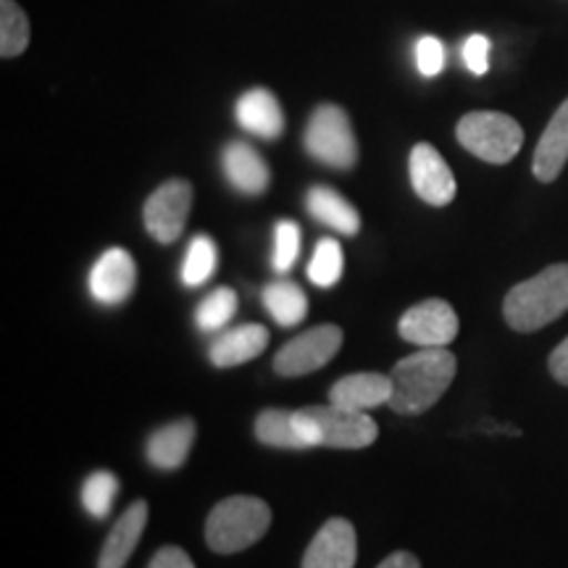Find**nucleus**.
Wrapping results in <instances>:
<instances>
[{
	"mask_svg": "<svg viewBox=\"0 0 568 568\" xmlns=\"http://www.w3.org/2000/svg\"><path fill=\"white\" fill-rule=\"evenodd\" d=\"M458 372V361L447 347H422L400 358L389 372L393 397L387 406L400 416L426 414L447 393Z\"/></svg>",
	"mask_w": 568,
	"mask_h": 568,
	"instance_id": "f257e3e1",
	"label": "nucleus"
},
{
	"mask_svg": "<svg viewBox=\"0 0 568 568\" xmlns=\"http://www.w3.org/2000/svg\"><path fill=\"white\" fill-rule=\"evenodd\" d=\"M568 311V264H552L531 280H524L503 301V316L510 329H542Z\"/></svg>",
	"mask_w": 568,
	"mask_h": 568,
	"instance_id": "f03ea898",
	"label": "nucleus"
},
{
	"mask_svg": "<svg viewBox=\"0 0 568 568\" xmlns=\"http://www.w3.org/2000/svg\"><path fill=\"white\" fill-rule=\"evenodd\" d=\"M272 527V508L261 497L234 495L213 506L205 521V542L219 556H234L258 542Z\"/></svg>",
	"mask_w": 568,
	"mask_h": 568,
	"instance_id": "7ed1b4c3",
	"label": "nucleus"
},
{
	"mask_svg": "<svg viewBox=\"0 0 568 568\" xmlns=\"http://www.w3.org/2000/svg\"><path fill=\"white\" fill-rule=\"evenodd\" d=\"M295 424L305 447L361 450L379 437V426L366 410L329 406H305L295 410Z\"/></svg>",
	"mask_w": 568,
	"mask_h": 568,
	"instance_id": "20e7f679",
	"label": "nucleus"
},
{
	"mask_svg": "<svg viewBox=\"0 0 568 568\" xmlns=\"http://www.w3.org/2000/svg\"><path fill=\"white\" fill-rule=\"evenodd\" d=\"M456 138L468 153L487 163H508L524 145V130L514 116L500 111H471L460 119Z\"/></svg>",
	"mask_w": 568,
	"mask_h": 568,
	"instance_id": "39448f33",
	"label": "nucleus"
},
{
	"mask_svg": "<svg viewBox=\"0 0 568 568\" xmlns=\"http://www.w3.org/2000/svg\"><path fill=\"white\" fill-rule=\"evenodd\" d=\"M303 145L311 159L332 169H353L358 161V142L353 124L339 105H318L305 126Z\"/></svg>",
	"mask_w": 568,
	"mask_h": 568,
	"instance_id": "423d86ee",
	"label": "nucleus"
},
{
	"mask_svg": "<svg viewBox=\"0 0 568 568\" xmlns=\"http://www.w3.org/2000/svg\"><path fill=\"white\" fill-rule=\"evenodd\" d=\"M343 347V329L335 324H322L303 332L280 347L274 355V372L280 376H305L324 368Z\"/></svg>",
	"mask_w": 568,
	"mask_h": 568,
	"instance_id": "0eeeda50",
	"label": "nucleus"
},
{
	"mask_svg": "<svg viewBox=\"0 0 568 568\" xmlns=\"http://www.w3.org/2000/svg\"><path fill=\"white\" fill-rule=\"evenodd\" d=\"M190 209H193V184L187 180H169L145 201L142 222L153 240L169 245L180 240Z\"/></svg>",
	"mask_w": 568,
	"mask_h": 568,
	"instance_id": "6e6552de",
	"label": "nucleus"
},
{
	"mask_svg": "<svg viewBox=\"0 0 568 568\" xmlns=\"http://www.w3.org/2000/svg\"><path fill=\"white\" fill-rule=\"evenodd\" d=\"M458 314L443 297H429L403 314L397 332L418 347H447L458 335Z\"/></svg>",
	"mask_w": 568,
	"mask_h": 568,
	"instance_id": "1a4fd4ad",
	"label": "nucleus"
},
{
	"mask_svg": "<svg viewBox=\"0 0 568 568\" xmlns=\"http://www.w3.org/2000/svg\"><path fill=\"white\" fill-rule=\"evenodd\" d=\"M408 174L416 195L424 203L443 209V205L453 203V197H456V176H453L450 166H447V161L439 155L437 148L429 145V142H418L414 151H410Z\"/></svg>",
	"mask_w": 568,
	"mask_h": 568,
	"instance_id": "9d476101",
	"label": "nucleus"
},
{
	"mask_svg": "<svg viewBox=\"0 0 568 568\" xmlns=\"http://www.w3.org/2000/svg\"><path fill=\"white\" fill-rule=\"evenodd\" d=\"M90 295L101 305H122L138 287V266L124 247H111L90 268Z\"/></svg>",
	"mask_w": 568,
	"mask_h": 568,
	"instance_id": "9b49d317",
	"label": "nucleus"
},
{
	"mask_svg": "<svg viewBox=\"0 0 568 568\" xmlns=\"http://www.w3.org/2000/svg\"><path fill=\"white\" fill-rule=\"evenodd\" d=\"M358 558V537L347 518H329L311 539L303 568H353Z\"/></svg>",
	"mask_w": 568,
	"mask_h": 568,
	"instance_id": "f8f14e48",
	"label": "nucleus"
},
{
	"mask_svg": "<svg viewBox=\"0 0 568 568\" xmlns=\"http://www.w3.org/2000/svg\"><path fill=\"white\" fill-rule=\"evenodd\" d=\"M389 397H393V379L374 372L343 376L329 389V403L353 410H366V414L379 406H387Z\"/></svg>",
	"mask_w": 568,
	"mask_h": 568,
	"instance_id": "ddd939ff",
	"label": "nucleus"
},
{
	"mask_svg": "<svg viewBox=\"0 0 568 568\" xmlns=\"http://www.w3.org/2000/svg\"><path fill=\"white\" fill-rule=\"evenodd\" d=\"M222 169L226 182L243 195H261L268 187V163L247 142H230L222 151Z\"/></svg>",
	"mask_w": 568,
	"mask_h": 568,
	"instance_id": "4468645a",
	"label": "nucleus"
},
{
	"mask_svg": "<svg viewBox=\"0 0 568 568\" xmlns=\"http://www.w3.org/2000/svg\"><path fill=\"white\" fill-rule=\"evenodd\" d=\"M148 527V503L138 500L116 518L113 529L105 537L101 558H98V568H124L126 560L132 558L134 548H138L142 531Z\"/></svg>",
	"mask_w": 568,
	"mask_h": 568,
	"instance_id": "2eb2a0df",
	"label": "nucleus"
},
{
	"mask_svg": "<svg viewBox=\"0 0 568 568\" xmlns=\"http://www.w3.org/2000/svg\"><path fill=\"white\" fill-rule=\"evenodd\" d=\"M568 161V98L552 113L550 124L545 126L542 138L537 142L531 172L539 182H556Z\"/></svg>",
	"mask_w": 568,
	"mask_h": 568,
	"instance_id": "dca6fc26",
	"label": "nucleus"
},
{
	"mask_svg": "<svg viewBox=\"0 0 568 568\" xmlns=\"http://www.w3.org/2000/svg\"><path fill=\"white\" fill-rule=\"evenodd\" d=\"M268 345V329L261 324H243L224 332L209 347V358L216 368H232L258 358Z\"/></svg>",
	"mask_w": 568,
	"mask_h": 568,
	"instance_id": "f3484780",
	"label": "nucleus"
},
{
	"mask_svg": "<svg viewBox=\"0 0 568 568\" xmlns=\"http://www.w3.org/2000/svg\"><path fill=\"white\" fill-rule=\"evenodd\" d=\"M195 435L197 426L193 418H180V422H172L161 426V429H155L145 447L151 466L163 468V471L180 468L190 456V447L195 443Z\"/></svg>",
	"mask_w": 568,
	"mask_h": 568,
	"instance_id": "a211bd4d",
	"label": "nucleus"
},
{
	"mask_svg": "<svg viewBox=\"0 0 568 568\" xmlns=\"http://www.w3.org/2000/svg\"><path fill=\"white\" fill-rule=\"evenodd\" d=\"M237 122L245 132L255 134V138L276 140L284 132V113L282 105L272 92L264 88L247 90L237 101Z\"/></svg>",
	"mask_w": 568,
	"mask_h": 568,
	"instance_id": "6ab92c4d",
	"label": "nucleus"
},
{
	"mask_svg": "<svg viewBox=\"0 0 568 568\" xmlns=\"http://www.w3.org/2000/svg\"><path fill=\"white\" fill-rule=\"evenodd\" d=\"M305 209H308L311 216L316 222H322L339 234H358L361 230V216L355 211L353 203H347L337 190L332 187H311L308 195H305Z\"/></svg>",
	"mask_w": 568,
	"mask_h": 568,
	"instance_id": "aec40b11",
	"label": "nucleus"
},
{
	"mask_svg": "<svg viewBox=\"0 0 568 568\" xmlns=\"http://www.w3.org/2000/svg\"><path fill=\"white\" fill-rule=\"evenodd\" d=\"M261 301H264V308L280 326H295L308 316V297L290 280H276L266 284Z\"/></svg>",
	"mask_w": 568,
	"mask_h": 568,
	"instance_id": "412c9836",
	"label": "nucleus"
},
{
	"mask_svg": "<svg viewBox=\"0 0 568 568\" xmlns=\"http://www.w3.org/2000/svg\"><path fill=\"white\" fill-rule=\"evenodd\" d=\"M255 437L268 447H284V450H308L295 424V410L266 408L255 418Z\"/></svg>",
	"mask_w": 568,
	"mask_h": 568,
	"instance_id": "4be33fe9",
	"label": "nucleus"
},
{
	"mask_svg": "<svg viewBox=\"0 0 568 568\" xmlns=\"http://www.w3.org/2000/svg\"><path fill=\"white\" fill-rule=\"evenodd\" d=\"M219 266V247L213 243L211 234H197L193 243L187 245L182 264V282L184 287H201L213 276Z\"/></svg>",
	"mask_w": 568,
	"mask_h": 568,
	"instance_id": "5701e85b",
	"label": "nucleus"
},
{
	"mask_svg": "<svg viewBox=\"0 0 568 568\" xmlns=\"http://www.w3.org/2000/svg\"><path fill=\"white\" fill-rule=\"evenodd\" d=\"M30 45V19L17 0H0V55L13 59Z\"/></svg>",
	"mask_w": 568,
	"mask_h": 568,
	"instance_id": "b1692460",
	"label": "nucleus"
},
{
	"mask_svg": "<svg viewBox=\"0 0 568 568\" xmlns=\"http://www.w3.org/2000/svg\"><path fill=\"white\" fill-rule=\"evenodd\" d=\"M237 314V293L230 287L213 290L211 295H205L201 305L195 311V322L201 332H219L232 322V316Z\"/></svg>",
	"mask_w": 568,
	"mask_h": 568,
	"instance_id": "393cba45",
	"label": "nucleus"
},
{
	"mask_svg": "<svg viewBox=\"0 0 568 568\" xmlns=\"http://www.w3.org/2000/svg\"><path fill=\"white\" fill-rule=\"evenodd\" d=\"M119 495V479L113 477L111 471H101L90 474L82 485V506L92 518H105L111 514L113 500Z\"/></svg>",
	"mask_w": 568,
	"mask_h": 568,
	"instance_id": "a878e982",
	"label": "nucleus"
},
{
	"mask_svg": "<svg viewBox=\"0 0 568 568\" xmlns=\"http://www.w3.org/2000/svg\"><path fill=\"white\" fill-rule=\"evenodd\" d=\"M343 276V247H339L337 240L324 237L322 243L316 245L314 255H311L308 264V280L316 284V287H335Z\"/></svg>",
	"mask_w": 568,
	"mask_h": 568,
	"instance_id": "bb28decb",
	"label": "nucleus"
},
{
	"mask_svg": "<svg viewBox=\"0 0 568 568\" xmlns=\"http://www.w3.org/2000/svg\"><path fill=\"white\" fill-rule=\"evenodd\" d=\"M301 253V226L295 222H280L274 230L272 266L276 274H287Z\"/></svg>",
	"mask_w": 568,
	"mask_h": 568,
	"instance_id": "cd10ccee",
	"label": "nucleus"
},
{
	"mask_svg": "<svg viewBox=\"0 0 568 568\" xmlns=\"http://www.w3.org/2000/svg\"><path fill=\"white\" fill-rule=\"evenodd\" d=\"M416 69L422 77H437L445 69V45L437 38H422L416 42Z\"/></svg>",
	"mask_w": 568,
	"mask_h": 568,
	"instance_id": "c85d7f7f",
	"label": "nucleus"
},
{
	"mask_svg": "<svg viewBox=\"0 0 568 568\" xmlns=\"http://www.w3.org/2000/svg\"><path fill=\"white\" fill-rule=\"evenodd\" d=\"M460 55H464V63L466 69L471 71V74H487L489 69V40L485 38V34H471L464 42V51H460Z\"/></svg>",
	"mask_w": 568,
	"mask_h": 568,
	"instance_id": "c756f323",
	"label": "nucleus"
},
{
	"mask_svg": "<svg viewBox=\"0 0 568 568\" xmlns=\"http://www.w3.org/2000/svg\"><path fill=\"white\" fill-rule=\"evenodd\" d=\"M148 568H195V564L182 548L166 545V548H161L159 552H155L151 564H148Z\"/></svg>",
	"mask_w": 568,
	"mask_h": 568,
	"instance_id": "7c9ffc66",
	"label": "nucleus"
},
{
	"mask_svg": "<svg viewBox=\"0 0 568 568\" xmlns=\"http://www.w3.org/2000/svg\"><path fill=\"white\" fill-rule=\"evenodd\" d=\"M548 366H550L552 379H556L558 385L568 387V337L564 339V343H560V345L556 347V351L550 353Z\"/></svg>",
	"mask_w": 568,
	"mask_h": 568,
	"instance_id": "2f4dec72",
	"label": "nucleus"
},
{
	"mask_svg": "<svg viewBox=\"0 0 568 568\" xmlns=\"http://www.w3.org/2000/svg\"><path fill=\"white\" fill-rule=\"evenodd\" d=\"M376 568H422V564H418V558L414 556V552L397 550V552H393V556H387L385 560H382Z\"/></svg>",
	"mask_w": 568,
	"mask_h": 568,
	"instance_id": "473e14b6",
	"label": "nucleus"
}]
</instances>
